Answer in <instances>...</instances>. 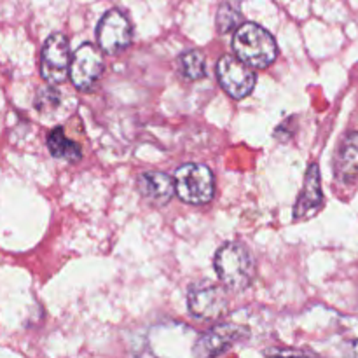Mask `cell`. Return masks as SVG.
Listing matches in <instances>:
<instances>
[{"mask_svg": "<svg viewBox=\"0 0 358 358\" xmlns=\"http://www.w3.org/2000/svg\"><path fill=\"white\" fill-rule=\"evenodd\" d=\"M233 49L241 62L255 69H266L278 56V45L273 35L255 23H243L238 28Z\"/></svg>", "mask_w": 358, "mask_h": 358, "instance_id": "cell-1", "label": "cell"}, {"mask_svg": "<svg viewBox=\"0 0 358 358\" xmlns=\"http://www.w3.org/2000/svg\"><path fill=\"white\" fill-rule=\"evenodd\" d=\"M215 271L220 282L231 290L247 289L254 278V261L241 243H226L215 254Z\"/></svg>", "mask_w": 358, "mask_h": 358, "instance_id": "cell-2", "label": "cell"}, {"mask_svg": "<svg viewBox=\"0 0 358 358\" xmlns=\"http://www.w3.org/2000/svg\"><path fill=\"white\" fill-rule=\"evenodd\" d=\"M175 192L178 198L191 205H206L215 192L213 173L205 164L187 163L175 173Z\"/></svg>", "mask_w": 358, "mask_h": 358, "instance_id": "cell-3", "label": "cell"}, {"mask_svg": "<svg viewBox=\"0 0 358 358\" xmlns=\"http://www.w3.org/2000/svg\"><path fill=\"white\" fill-rule=\"evenodd\" d=\"M70 49L69 41L63 34H52L45 41L41 56L42 79L51 86L65 83L70 70Z\"/></svg>", "mask_w": 358, "mask_h": 358, "instance_id": "cell-4", "label": "cell"}, {"mask_svg": "<svg viewBox=\"0 0 358 358\" xmlns=\"http://www.w3.org/2000/svg\"><path fill=\"white\" fill-rule=\"evenodd\" d=\"M217 77H219L220 86L224 87L229 96L234 100L248 96L255 86V73L247 66V63L241 62L234 56H224L217 63Z\"/></svg>", "mask_w": 358, "mask_h": 358, "instance_id": "cell-5", "label": "cell"}, {"mask_svg": "<svg viewBox=\"0 0 358 358\" xmlns=\"http://www.w3.org/2000/svg\"><path fill=\"white\" fill-rule=\"evenodd\" d=\"M131 23H129L128 16L119 9L108 10L101 17L96 30L98 44L108 55H117V52L124 51L131 42Z\"/></svg>", "mask_w": 358, "mask_h": 358, "instance_id": "cell-6", "label": "cell"}, {"mask_svg": "<svg viewBox=\"0 0 358 358\" xmlns=\"http://www.w3.org/2000/svg\"><path fill=\"white\" fill-rule=\"evenodd\" d=\"M189 311L199 320L219 318L227 308V297L220 287L212 282H201L191 287L187 296Z\"/></svg>", "mask_w": 358, "mask_h": 358, "instance_id": "cell-7", "label": "cell"}, {"mask_svg": "<svg viewBox=\"0 0 358 358\" xmlns=\"http://www.w3.org/2000/svg\"><path fill=\"white\" fill-rule=\"evenodd\" d=\"M101 70H103L101 52L93 44H84L73 55L69 73L77 90L90 91L100 79Z\"/></svg>", "mask_w": 358, "mask_h": 358, "instance_id": "cell-8", "label": "cell"}, {"mask_svg": "<svg viewBox=\"0 0 358 358\" xmlns=\"http://www.w3.org/2000/svg\"><path fill=\"white\" fill-rule=\"evenodd\" d=\"M247 338V329L234 324H222L206 332L196 346V355L217 357L233 348L238 341Z\"/></svg>", "mask_w": 358, "mask_h": 358, "instance_id": "cell-9", "label": "cell"}, {"mask_svg": "<svg viewBox=\"0 0 358 358\" xmlns=\"http://www.w3.org/2000/svg\"><path fill=\"white\" fill-rule=\"evenodd\" d=\"M322 205H324V192H322L320 170H318L317 164H311L308 168L306 177H304L303 192H301L296 208H294V219H311L322 208Z\"/></svg>", "mask_w": 358, "mask_h": 358, "instance_id": "cell-10", "label": "cell"}, {"mask_svg": "<svg viewBox=\"0 0 358 358\" xmlns=\"http://www.w3.org/2000/svg\"><path fill=\"white\" fill-rule=\"evenodd\" d=\"M136 187H138V192L145 201L156 206L166 205L175 194V182L171 180V177H168L166 173H161V171L142 173L136 182Z\"/></svg>", "mask_w": 358, "mask_h": 358, "instance_id": "cell-11", "label": "cell"}, {"mask_svg": "<svg viewBox=\"0 0 358 358\" xmlns=\"http://www.w3.org/2000/svg\"><path fill=\"white\" fill-rule=\"evenodd\" d=\"M336 175L341 180H353L358 177V131L348 133L343 140L336 157Z\"/></svg>", "mask_w": 358, "mask_h": 358, "instance_id": "cell-12", "label": "cell"}, {"mask_svg": "<svg viewBox=\"0 0 358 358\" xmlns=\"http://www.w3.org/2000/svg\"><path fill=\"white\" fill-rule=\"evenodd\" d=\"M48 149L58 159H65L69 163H77L83 157L80 147L63 133V128H55L48 136Z\"/></svg>", "mask_w": 358, "mask_h": 358, "instance_id": "cell-13", "label": "cell"}, {"mask_svg": "<svg viewBox=\"0 0 358 358\" xmlns=\"http://www.w3.org/2000/svg\"><path fill=\"white\" fill-rule=\"evenodd\" d=\"M178 70L187 80H199L206 73V59L199 51H187L178 58Z\"/></svg>", "mask_w": 358, "mask_h": 358, "instance_id": "cell-14", "label": "cell"}, {"mask_svg": "<svg viewBox=\"0 0 358 358\" xmlns=\"http://www.w3.org/2000/svg\"><path fill=\"white\" fill-rule=\"evenodd\" d=\"M243 23V16H241L240 9L234 7L233 3H222L217 13V27L222 34H229V31L238 30Z\"/></svg>", "mask_w": 358, "mask_h": 358, "instance_id": "cell-15", "label": "cell"}, {"mask_svg": "<svg viewBox=\"0 0 358 358\" xmlns=\"http://www.w3.org/2000/svg\"><path fill=\"white\" fill-rule=\"evenodd\" d=\"M59 103V91L49 84V87H42L38 90L37 96H35V108L38 112H51L52 108L58 107Z\"/></svg>", "mask_w": 358, "mask_h": 358, "instance_id": "cell-16", "label": "cell"}, {"mask_svg": "<svg viewBox=\"0 0 358 358\" xmlns=\"http://www.w3.org/2000/svg\"><path fill=\"white\" fill-rule=\"evenodd\" d=\"M352 350H353V353H355V355H358V341H357V343H353V345H352Z\"/></svg>", "mask_w": 358, "mask_h": 358, "instance_id": "cell-17", "label": "cell"}]
</instances>
